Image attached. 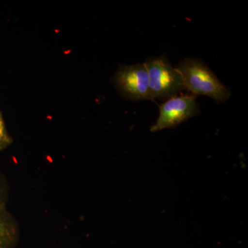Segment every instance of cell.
<instances>
[{
	"label": "cell",
	"instance_id": "4",
	"mask_svg": "<svg viewBox=\"0 0 248 248\" xmlns=\"http://www.w3.org/2000/svg\"><path fill=\"white\" fill-rule=\"evenodd\" d=\"M197 96L186 94L175 96L159 106V115L156 124L151 127V132H158L166 128H175L183 122L199 115L200 107Z\"/></svg>",
	"mask_w": 248,
	"mask_h": 248
},
{
	"label": "cell",
	"instance_id": "7",
	"mask_svg": "<svg viewBox=\"0 0 248 248\" xmlns=\"http://www.w3.org/2000/svg\"><path fill=\"white\" fill-rule=\"evenodd\" d=\"M10 187L4 173L0 169V207L6 206L9 201Z\"/></svg>",
	"mask_w": 248,
	"mask_h": 248
},
{
	"label": "cell",
	"instance_id": "3",
	"mask_svg": "<svg viewBox=\"0 0 248 248\" xmlns=\"http://www.w3.org/2000/svg\"><path fill=\"white\" fill-rule=\"evenodd\" d=\"M118 92L128 100H153L144 63L121 66L112 78Z\"/></svg>",
	"mask_w": 248,
	"mask_h": 248
},
{
	"label": "cell",
	"instance_id": "1",
	"mask_svg": "<svg viewBox=\"0 0 248 248\" xmlns=\"http://www.w3.org/2000/svg\"><path fill=\"white\" fill-rule=\"evenodd\" d=\"M182 74L186 90L195 95L207 96L217 102H224L231 91L222 84L208 66L197 58H185L177 67Z\"/></svg>",
	"mask_w": 248,
	"mask_h": 248
},
{
	"label": "cell",
	"instance_id": "2",
	"mask_svg": "<svg viewBox=\"0 0 248 248\" xmlns=\"http://www.w3.org/2000/svg\"><path fill=\"white\" fill-rule=\"evenodd\" d=\"M144 63L148 71L152 99H170L186 89L182 74L164 56L148 59Z\"/></svg>",
	"mask_w": 248,
	"mask_h": 248
},
{
	"label": "cell",
	"instance_id": "5",
	"mask_svg": "<svg viewBox=\"0 0 248 248\" xmlns=\"http://www.w3.org/2000/svg\"><path fill=\"white\" fill-rule=\"evenodd\" d=\"M19 239L17 220L6 206L0 207V248H15Z\"/></svg>",
	"mask_w": 248,
	"mask_h": 248
},
{
	"label": "cell",
	"instance_id": "6",
	"mask_svg": "<svg viewBox=\"0 0 248 248\" xmlns=\"http://www.w3.org/2000/svg\"><path fill=\"white\" fill-rule=\"evenodd\" d=\"M14 142V140L8 132L2 113L0 111V151L9 148Z\"/></svg>",
	"mask_w": 248,
	"mask_h": 248
}]
</instances>
